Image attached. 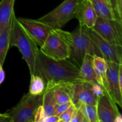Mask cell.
Masks as SVG:
<instances>
[{
	"instance_id": "10",
	"label": "cell",
	"mask_w": 122,
	"mask_h": 122,
	"mask_svg": "<svg viewBox=\"0 0 122 122\" xmlns=\"http://www.w3.org/2000/svg\"><path fill=\"white\" fill-rule=\"evenodd\" d=\"M20 25L35 41L41 46L44 44L51 30L53 29L37 20L26 18H17Z\"/></svg>"
},
{
	"instance_id": "1",
	"label": "cell",
	"mask_w": 122,
	"mask_h": 122,
	"mask_svg": "<svg viewBox=\"0 0 122 122\" xmlns=\"http://www.w3.org/2000/svg\"><path fill=\"white\" fill-rule=\"evenodd\" d=\"M35 74L43 79L46 84L45 89L80 81L79 67L69 58L56 61L45 56L39 50L36 58Z\"/></svg>"
},
{
	"instance_id": "29",
	"label": "cell",
	"mask_w": 122,
	"mask_h": 122,
	"mask_svg": "<svg viewBox=\"0 0 122 122\" xmlns=\"http://www.w3.org/2000/svg\"><path fill=\"white\" fill-rule=\"evenodd\" d=\"M5 79V73L2 69V65L0 64V85L3 82Z\"/></svg>"
},
{
	"instance_id": "22",
	"label": "cell",
	"mask_w": 122,
	"mask_h": 122,
	"mask_svg": "<svg viewBox=\"0 0 122 122\" xmlns=\"http://www.w3.org/2000/svg\"><path fill=\"white\" fill-rule=\"evenodd\" d=\"M76 107L81 111L88 122H98L96 105L80 103Z\"/></svg>"
},
{
	"instance_id": "2",
	"label": "cell",
	"mask_w": 122,
	"mask_h": 122,
	"mask_svg": "<svg viewBox=\"0 0 122 122\" xmlns=\"http://www.w3.org/2000/svg\"><path fill=\"white\" fill-rule=\"evenodd\" d=\"M55 30L67 45L70 52L69 59L79 68L86 54L102 57L100 50L86 32L85 26L79 25L72 32L63 30L61 29Z\"/></svg>"
},
{
	"instance_id": "3",
	"label": "cell",
	"mask_w": 122,
	"mask_h": 122,
	"mask_svg": "<svg viewBox=\"0 0 122 122\" xmlns=\"http://www.w3.org/2000/svg\"><path fill=\"white\" fill-rule=\"evenodd\" d=\"M9 45L10 48L15 46L19 49L28 66L30 75L35 74L36 58L39 51L38 45L20 25L14 13L12 17Z\"/></svg>"
},
{
	"instance_id": "6",
	"label": "cell",
	"mask_w": 122,
	"mask_h": 122,
	"mask_svg": "<svg viewBox=\"0 0 122 122\" xmlns=\"http://www.w3.org/2000/svg\"><path fill=\"white\" fill-rule=\"evenodd\" d=\"M39 50L45 56L56 61L63 60L70 57L67 45L55 29L51 30Z\"/></svg>"
},
{
	"instance_id": "24",
	"label": "cell",
	"mask_w": 122,
	"mask_h": 122,
	"mask_svg": "<svg viewBox=\"0 0 122 122\" xmlns=\"http://www.w3.org/2000/svg\"><path fill=\"white\" fill-rule=\"evenodd\" d=\"M76 106L73 103H71L70 107L63 112L59 116V122H70L71 119L72 118L73 114L75 111Z\"/></svg>"
},
{
	"instance_id": "18",
	"label": "cell",
	"mask_w": 122,
	"mask_h": 122,
	"mask_svg": "<svg viewBox=\"0 0 122 122\" xmlns=\"http://www.w3.org/2000/svg\"><path fill=\"white\" fill-rule=\"evenodd\" d=\"M71 84L72 83L60 84L52 88L54 95L57 104L72 102L71 101Z\"/></svg>"
},
{
	"instance_id": "13",
	"label": "cell",
	"mask_w": 122,
	"mask_h": 122,
	"mask_svg": "<svg viewBox=\"0 0 122 122\" xmlns=\"http://www.w3.org/2000/svg\"><path fill=\"white\" fill-rule=\"evenodd\" d=\"M97 17V14L90 0H80L76 17L79 25L92 29L95 25Z\"/></svg>"
},
{
	"instance_id": "30",
	"label": "cell",
	"mask_w": 122,
	"mask_h": 122,
	"mask_svg": "<svg viewBox=\"0 0 122 122\" xmlns=\"http://www.w3.org/2000/svg\"><path fill=\"white\" fill-rule=\"evenodd\" d=\"M122 122V115L117 116L116 117V118L114 120V122Z\"/></svg>"
},
{
	"instance_id": "5",
	"label": "cell",
	"mask_w": 122,
	"mask_h": 122,
	"mask_svg": "<svg viewBox=\"0 0 122 122\" xmlns=\"http://www.w3.org/2000/svg\"><path fill=\"white\" fill-rule=\"evenodd\" d=\"M80 0H64L51 12L37 19L53 29H61L69 20L76 18Z\"/></svg>"
},
{
	"instance_id": "14",
	"label": "cell",
	"mask_w": 122,
	"mask_h": 122,
	"mask_svg": "<svg viewBox=\"0 0 122 122\" xmlns=\"http://www.w3.org/2000/svg\"><path fill=\"white\" fill-rule=\"evenodd\" d=\"M92 64L98 83L103 88L106 94L112 98L109 93L107 76V71L108 69L107 61L101 57L93 56Z\"/></svg>"
},
{
	"instance_id": "28",
	"label": "cell",
	"mask_w": 122,
	"mask_h": 122,
	"mask_svg": "<svg viewBox=\"0 0 122 122\" xmlns=\"http://www.w3.org/2000/svg\"><path fill=\"white\" fill-rule=\"evenodd\" d=\"M41 122H59V117L56 115H51L43 118Z\"/></svg>"
},
{
	"instance_id": "25",
	"label": "cell",
	"mask_w": 122,
	"mask_h": 122,
	"mask_svg": "<svg viewBox=\"0 0 122 122\" xmlns=\"http://www.w3.org/2000/svg\"><path fill=\"white\" fill-rule=\"evenodd\" d=\"M70 122H88L81 111L76 107Z\"/></svg>"
},
{
	"instance_id": "7",
	"label": "cell",
	"mask_w": 122,
	"mask_h": 122,
	"mask_svg": "<svg viewBox=\"0 0 122 122\" xmlns=\"http://www.w3.org/2000/svg\"><path fill=\"white\" fill-rule=\"evenodd\" d=\"M92 29L108 42L122 46V22L98 17Z\"/></svg>"
},
{
	"instance_id": "20",
	"label": "cell",
	"mask_w": 122,
	"mask_h": 122,
	"mask_svg": "<svg viewBox=\"0 0 122 122\" xmlns=\"http://www.w3.org/2000/svg\"><path fill=\"white\" fill-rule=\"evenodd\" d=\"M11 24L12 18L10 21L6 25L5 27L0 33V64H2V66L10 48V35Z\"/></svg>"
},
{
	"instance_id": "11",
	"label": "cell",
	"mask_w": 122,
	"mask_h": 122,
	"mask_svg": "<svg viewBox=\"0 0 122 122\" xmlns=\"http://www.w3.org/2000/svg\"><path fill=\"white\" fill-rule=\"evenodd\" d=\"M116 105L106 94L98 98L96 107L98 122H114L116 117L121 114Z\"/></svg>"
},
{
	"instance_id": "8",
	"label": "cell",
	"mask_w": 122,
	"mask_h": 122,
	"mask_svg": "<svg viewBox=\"0 0 122 122\" xmlns=\"http://www.w3.org/2000/svg\"><path fill=\"white\" fill-rule=\"evenodd\" d=\"M86 32L96 45L107 61H113L122 64V46L111 44L100 36L92 29L85 27Z\"/></svg>"
},
{
	"instance_id": "27",
	"label": "cell",
	"mask_w": 122,
	"mask_h": 122,
	"mask_svg": "<svg viewBox=\"0 0 122 122\" xmlns=\"http://www.w3.org/2000/svg\"><path fill=\"white\" fill-rule=\"evenodd\" d=\"M92 91L94 94L97 98L106 94V91L99 83H95L92 85Z\"/></svg>"
},
{
	"instance_id": "9",
	"label": "cell",
	"mask_w": 122,
	"mask_h": 122,
	"mask_svg": "<svg viewBox=\"0 0 122 122\" xmlns=\"http://www.w3.org/2000/svg\"><path fill=\"white\" fill-rule=\"evenodd\" d=\"M98 98L94 94L92 84L85 81H77L71 84V101L77 107L80 103L96 105Z\"/></svg>"
},
{
	"instance_id": "23",
	"label": "cell",
	"mask_w": 122,
	"mask_h": 122,
	"mask_svg": "<svg viewBox=\"0 0 122 122\" xmlns=\"http://www.w3.org/2000/svg\"><path fill=\"white\" fill-rule=\"evenodd\" d=\"M117 20L122 22V0H108Z\"/></svg>"
},
{
	"instance_id": "21",
	"label": "cell",
	"mask_w": 122,
	"mask_h": 122,
	"mask_svg": "<svg viewBox=\"0 0 122 122\" xmlns=\"http://www.w3.org/2000/svg\"><path fill=\"white\" fill-rule=\"evenodd\" d=\"M46 88V84L43 79L38 75H30V82L29 86L30 94L32 95H41L44 94Z\"/></svg>"
},
{
	"instance_id": "16",
	"label": "cell",
	"mask_w": 122,
	"mask_h": 122,
	"mask_svg": "<svg viewBox=\"0 0 122 122\" xmlns=\"http://www.w3.org/2000/svg\"><path fill=\"white\" fill-rule=\"evenodd\" d=\"M90 1L98 17L110 19V20H117L108 0H90Z\"/></svg>"
},
{
	"instance_id": "19",
	"label": "cell",
	"mask_w": 122,
	"mask_h": 122,
	"mask_svg": "<svg viewBox=\"0 0 122 122\" xmlns=\"http://www.w3.org/2000/svg\"><path fill=\"white\" fill-rule=\"evenodd\" d=\"M57 105L54 95L53 89H45L43 94V102L42 105L44 118L48 116L54 115Z\"/></svg>"
},
{
	"instance_id": "4",
	"label": "cell",
	"mask_w": 122,
	"mask_h": 122,
	"mask_svg": "<svg viewBox=\"0 0 122 122\" xmlns=\"http://www.w3.org/2000/svg\"><path fill=\"white\" fill-rule=\"evenodd\" d=\"M43 94L41 95L25 94L17 104L7 112L11 122H35V117L42 105Z\"/></svg>"
},
{
	"instance_id": "17",
	"label": "cell",
	"mask_w": 122,
	"mask_h": 122,
	"mask_svg": "<svg viewBox=\"0 0 122 122\" xmlns=\"http://www.w3.org/2000/svg\"><path fill=\"white\" fill-rule=\"evenodd\" d=\"M15 0H1L0 1V33L10 21L14 13Z\"/></svg>"
},
{
	"instance_id": "26",
	"label": "cell",
	"mask_w": 122,
	"mask_h": 122,
	"mask_svg": "<svg viewBox=\"0 0 122 122\" xmlns=\"http://www.w3.org/2000/svg\"><path fill=\"white\" fill-rule=\"evenodd\" d=\"M71 103H72V102H67V103L57 105V107H56V110H55L54 115H56L57 116L59 117L63 112H65V111L70 107V106L71 104Z\"/></svg>"
},
{
	"instance_id": "12",
	"label": "cell",
	"mask_w": 122,
	"mask_h": 122,
	"mask_svg": "<svg viewBox=\"0 0 122 122\" xmlns=\"http://www.w3.org/2000/svg\"><path fill=\"white\" fill-rule=\"evenodd\" d=\"M108 69L107 71L109 93L114 102L122 107V88L119 81V71L120 64L113 61H107Z\"/></svg>"
},
{
	"instance_id": "15",
	"label": "cell",
	"mask_w": 122,
	"mask_h": 122,
	"mask_svg": "<svg viewBox=\"0 0 122 122\" xmlns=\"http://www.w3.org/2000/svg\"><path fill=\"white\" fill-rule=\"evenodd\" d=\"M92 59L93 56L88 54H85L79 68V80L93 85L98 83L93 67Z\"/></svg>"
}]
</instances>
